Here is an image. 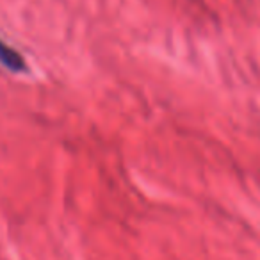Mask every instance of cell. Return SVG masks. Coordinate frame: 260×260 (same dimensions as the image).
<instances>
[{
  "instance_id": "obj_1",
  "label": "cell",
  "mask_w": 260,
  "mask_h": 260,
  "mask_svg": "<svg viewBox=\"0 0 260 260\" xmlns=\"http://www.w3.org/2000/svg\"><path fill=\"white\" fill-rule=\"evenodd\" d=\"M0 64L4 66V68H8L9 72H13V73H22L27 70L23 55L20 54L16 48L9 47L2 38H0Z\"/></svg>"
}]
</instances>
